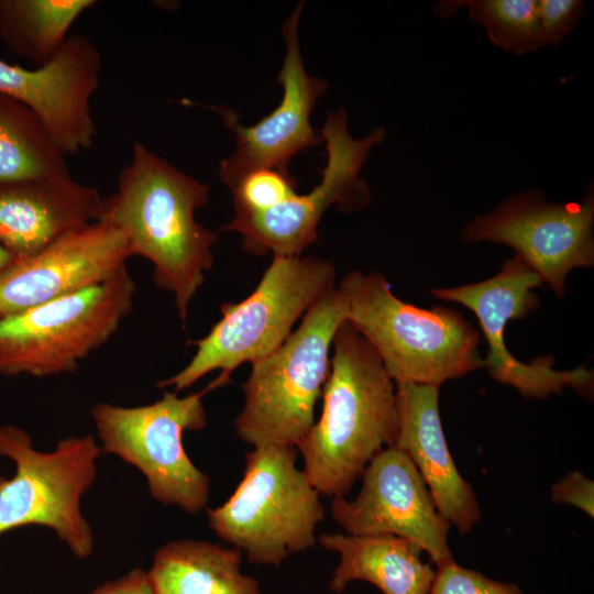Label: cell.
Returning <instances> with one entry per match:
<instances>
[{
    "mask_svg": "<svg viewBox=\"0 0 594 594\" xmlns=\"http://www.w3.org/2000/svg\"><path fill=\"white\" fill-rule=\"evenodd\" d=\"M210 188L136 142L117 191L102 199L98 221L121 230L132 254L153 265L155 285L174 296L183 324L215 258L216 232L196 221Z\"/></svg>",
    "mask_w": 594,
    "mask_h": 594,
    "instance_id": "6da1fadb",
    "label": "cell"
},
{
    "mask_svg": "<svg viewBox=\"0 0 594 594\" xmlns=\"http://www.w3.org/2000/svg\"><path fill=\"white\" fill-rule=\"evenodd\" d=\"M318 420L297 446L317 491L345 496L399 424L396 384L370 342L346 320L333 342Z\"/></svg>",
    "mask_w": 594,
    "mask_h": 594,
    "instance_id": "7a4b0ae2",
    "label": "cell"
},
{
    "mask_svg": "<svg viewBox=\"0 0 594 594\" xmlns=\"http://www.w3.org/2000/svg\"><path fill=\"white\" fill-rule=\"evenodd\" d=\"M337 290L346 321L370 342L395 384L440 387L484 367L480 333L458 311L405 302L378 272L353 271Z\"/></svg>",
    "mask_w": 594,
    "mask_h": 594,
    "instance_id": "3957f363",
    "label": "cell"
},
{
    "mask_svg": "<svg viewBox=\"0 0 594 594\" xmlns=\"http://www.w3.org/2000/svg\"><path fill=\"white\" fill-rule=\"evenodd\" d=\"M345 320L343 300L334 288L308 309L297 330L276 350L252 363L242 385L244 405L234 420L243 442L253 448H297L316 421L330 348Z\"/></svg>",
    "mask_w": 594,
    "mask_h": 594,
    "instance_id": "277c9868",
    "label": "cell"
},
{
    "mask_svg": "<svg viewBox=\"0 0 594 594\" xmlns=\"http://www.w3.org/2000/svg\"><path fill=\"white\" fill-rule=\"evenodd\" d=\"M333 265L315 256L273 255L255 289L243 300L224 302L221 318L201 339L175 375L157 383L178 393L210 372L231 376L243 363H254L276 350L294 324L323 295L334 289Z\"/></svg>",
    "mask_w": 594,
    "mask_h": 594,
    "instance_id": "5b68a950",
    "label": "cell"
},
{
    "mask_svg": "<svg viewBox=\"0 0 594 594\" xmlns=\"http://www.w3.org/2000/svg\"><path fill=\"white\" fill-rule=\"evenodd\" d=\"M296 458L295 447L254 448L245 453L243 477L230 497L206 508L211 530L251 563L278 566L316 544L326 509Z\"/></svg>",
    "mask_w": 594,
    "mask_h": 594,
    "instance_id": "8992f818",
    "label": "cell"
},
{
    "mask_svg": "<svg viewBox=\"0 0 594 594\" xmlns=\"http://www.w3.org/2000/svg\"><path fill=\"white\" fill-rule=\"evenodd\" d=\"M229 382L230 376L220 373L204 389L184 397L165 392L143 406L97 404L91 416L102 449L139 469L155 501L188 514L206 509L210 480L186 453L183 435L206 427L202 398Z\"/></svg>",
    "mask_w": 594,
    "mask_h": 594,
    "instance_id": "52a82bcc",
    "label": "cell"
},
{
    "mask_svg": "<svg viewBox=\"0 0 594 594\" xmlns=\"http://www.w3.org/2000/svg\"><path fill=\"white\" fill-rule=\"evenodd\" d=\"M135 293L125 266L102 283L0 318V374L74 372L117 332Z\"/></svg>",
    "mask_w": 594,
    "mask_h": 594,
    "instance_id": "ba28073f",
    "label": "cell"
},
{
    "mask_svg": "<svg viewBox=\"0 0 594 594\" xmlns=\"http://www.w3.org/2000/svg\"><path fill=\"white\" fill-rule=\"evenodd\" d=\"M101 453L90 435L59 440L55 450L40 452L23 430L0 427V455L16 468L12 479L0 476V535L42 525L52 528L76 557L90 556L94 536L79 503L96 477Z\"/></svg>",
    "mask_w": 594,
    "mask_h": 594,
    "instance_id": "9c48e42d",
    "label": "cell"
},
{
    "mask_svg": "<svg viewBox=\"0 0 594 594\" xmlns=\"http://www.w3.org/2000/svg\"><path fill=\"white\" fill-rule=\"evenodd\" d=\"M327 148V164L321 180L309 193L296 194L287 201L263 212L234 215L222 226L243 238L242 246L256 255L300 256L317 241V228L332 205L361 208L369 202V189L359 174L372 147L385 139L383 128L361 140L351 136L343 109L330 112L318 130Z\"/></svg>",
    "mask_w": 594,
    "mask_h": 594,
    "instance_id": "30bf717a",
    "label": "cell"
},
{
    "mask_svg": "<svg viewBox=\"0 0 594 594\" xmlns=\"http://www.w3.org/2000/svg\"><path fill=\"white\" fill-rule=\"evenodd\" d=\"M594 197L582 202H548L538 190L516 194L492 213L477 216L462 230L468 243L490 241L516 251L558 296L565 294L571 270L594 265Z\"/></svg>",
    "mask_w": 594,
    "mask_h": 594,
    "instance_id": "8fae6325",
    "label": "cell"
},
{
    "mask_svg": "<svg viewBox=\"0 0 594 594\" xmlns=\"http://www.w3.org/2000/svg\"><path fill=\"white\" fill-rule=\"evenodd\" d=\"M542 284L539 275L519 256L506 261L495 276L474 284L449 288H431L441 300L458 302L476 316L486 339L488 352L484 367L492 378L515 387L522 396L544 399L572 387L588 395L593 373L581 366L573 371H557L552 359H538L530 364L517 360L505 344L508 320L520 319L539 307L532 292Z\"/></svg>",
    "mask_w": 594,
    "mask_h": 594,
    "instance_id": "7c38bea8",
    "label": "cell"
},
{
    "mask_svg": "<svg viewBox=\"0 0 594 594\" xmlns=\"http://www.w3.org/2000/svg\"><path fill=\"white\" fill-rule=\"evenodd\" d=\"M355 498L332 497L333 519L350 535H391L427 552L438 566L454 561L448 535L451 524L438 512L410 458L395 446L382 449L362 474Z\"/></svg>",
    "mask_w": 594,
    "mask_h": 594,
    "instance_id": "4fadbf2b",
    "label": "cell"
},
{
    "mask_svg": "<svg viewBox=\"0 0 594 594\" xmlns=\"http://www.w3.org/2000/svg\"><path fill=\"white\" fill-rule=\"evenodd\" d=\"M304 6L300 1L282 28L286 53L278 74L284 90L279 105L250 127L242 125L233 110L211 106L235 136V150L221 161L218 172L229 188L258 168L289 173L288 166L295 155L323 142L319 131L310 124V114L328 84L310 76L304 67L298 38Z\"/></svg>",
    "mask_w": 594,
    "mask_h": 594,
    "instance_id": "5bb4252c",
    "label": "cell"
},
{
    "mask_svg": "<svg viewBox=\"0 0 594 594\" xmlns=\"http://www.w3.org/2000/svg\"><path fill=\"white\" fill-rule=\"evenodd\" d=\"M102 57L86 35H69L48 64L24 68L0 59V92L28 106L66 155L94 145L90 106L100 82Z\"/></svg>",
    "mask_w": 594,
    "mask_h": 594,
    "instance_id": "9a60e30c",
    "label": "cell"
},
{
    "mask_svg": "<svg viewBox=\"0 0 594 594\" xmlns=\"http://www.w3.org/2000/svg\"><path fill=\"white\" fill-rule=\"evenodd\" d=\"M132 256L113 226L95 221L77 228L0 274V318L102 283Z\"/></svg>",
    "mask_w": 594,
    "mask_h": 594,
    "instance_id": "2e32d148",
    "label": "cell"
},
{
    "mask_svg": "<svg viewBox=\"0 0 594 594\" xmlns=\"http://www.w3.org/2000/svg\"><path fill=\"white\" fill-rule=\"evenodd\" d=\"M399 424L394 446L403 450L426 483L438 512L465 535L482 517L472 486L461 476L439 414V387L396 384Z\"/></svg>",
    "mask_w": 594,
    "mask_h": 594,
    "instance_id": "e0dca14e",
    "label": "cell"
},
{
    "mask_svg": "<svg viewBox=\"0 0 594 594\" xmlns=\"http://www.w3.org/2000/svg\"><path fill=\"white\" fill-rule=\"evenodd\" d=\"M103 197L68 176L0 186V243L16 258L98 221Z\"/></svg>",
    "mask_w": 594,
    "mask_h": 594,
    "instance_id": "ac0fdd59",
    "label": "cell"
},
{
    "mask_svg": "<svg viewBox=\"0 0 594 594\" xmlns=\"http://www.w3.org/2000/svg\"><path fill=\"white\" fill-rule=\"evenodd\" d=\"M319 543L340 557L329 585L333 592L344 591L353 581H365L383 594H429L436 571L421 559L422 550L407 539L323 534Z\"/></svg>",
    "mask_w": 594,
    "mask_h": 594,
    "instance_id": "d6986e66",
    "label": "cell"
},
{
    "mask_svg": "<svg viewBox=\"0 0 594 594\" xmlns=\"http://www.w3.org/2000/svg\"><path fill=\"white\" fill-rule=\"evenodd\" d=\"M241 562L238 548L185 539L162 546L147 574L156 594H262Z\"/></svg>",
    "mask_w": 594,
    "mask_h": 594,
    "instance_id": "ffe728a7",
    "label": "cell"
},
{
    "mask_svg": "<svg viewBox=\"0 0 594 594\" xmlns=\"http://www.w3.org/2000/svg\"><path fill=\"white\" fill-rule=\"evenodd\" d=\"M95 0H0V40L14 55L41 67L52 62L75 21Z\"/></svg>",
    "mask_w": 594,
    "mask_h": 594,
    "instance_id": "44dd1931",
    "label": "cell"
},
{
    "mask_svg": "<svg viewBox=\"0 0 594 594\" xmlns=\"http://www.w3.org/2000/svg\"><path fill=\"white\" fill-rule=\"evenodd\" d=\"M66 157L28 106L0 92V186L68 176Z\"/></svg>",
    "mask_w": 594,
    "mask_h": 594,
    "instance_id": "7402d4cb",
    "label": "cell"
},
{
    "mask_svg": "<svg viewBox=\"0 0 594 594\" xmlns=\"http://www.w3.org/2000/svg\"><path fill=\"white\" fill-rule=\"evenodd\" d=\"M471 18L482 24L493 44L521 55L544 46L537 0H472L463 1Z\"/></svg>",
    "mask_w": 594,
    "mask_h": 594,
    "instance_id": "603a6c76",
    "label": "cell"
},
{
    "mask_svg": "<svg viewBox=\"0 0 594 594\" xmlns=\"http://www.w3.org/2000/svg\"><path fill=\"white\" fill-rule=\"evenodd\" d=\"M297 183L289 173L274 168H258L244 175L230 190L234 215L270 210L297 193Z\"/></svg>",
    "mask_w": 594,
    "mask_h": 594,
    "instance_id": "cb8c5ba5",
    "label": "cell"
},
{
    "mask_svg": "<svg viewBox=\"0 0 594 594\" xmlns=\"http://www.w3.org/2000/svg\"><path fill=\"white\" fill-rule=\"evenodd\" d=\"M429 594H525L517 585L488 579L454 561L437 568Z\"/></svg>",
    "mask_w": 594,
    "mask_h": 594,
    "instance_id": "d4e9b609",
    "label": "cell"
},
{
    "mask_svg": "<svg viewBox=\"0 0 594 594\" xmlns=\"http://www.w3.org/2000/svg\"><path fill=\"white\" fill-rule=\"evenodd\" d=\"M583 13L580 0H537L539 29L544 44L558 46Z\"/></svg>",
    "mask_w": 594,
    "mask_h": 594,
    "instance_id": "484cf974",
    "label": "cell"
},
{
    "mask_svg": "<svg viewBox=\"0 0 594 594\" xmlns=\"http://www.w3.org/2000/svg\"><path fill=\"white\" fill-rule=\"evenodd\" d=\"M556 504L572 505L594 517V483L580 471L569 472L551 486Z\"/></svg>",
    "mask_w": 594,
    "mask_h": 594,
    "instance_id": "4316f807",
    "label": "cell"
},
{
    "mask_svg": "<svg viewBox=\"0 0 594 594\" xmlns=\"http://www.w3.org/2000/svg\"><path fill=\"white\" fill-rule=\"evenodd\" d=\"M91 594H156L147 572L134 569L122 578L105 582Z\"/></svg>",
    "mask_w": 594,
    "mask_h": 594,
    "instance_id": "83f0119b",
    "label": "cell"
},
{
    "mask_svg": "<svg viewBox=\"0 0 594 594\" xmlns=\"http://www.w3.org/2000/svg\"><path fill=\"white\" fill-rule=\"evenodd\" d=\"M15 260V257L0 243V274Z\"/></svg>",
    "mask_w": 594,
    "mask_h": 594,
    "instance_id": "f1b7e54d",
    "label": "cell"
}]
</instances>
